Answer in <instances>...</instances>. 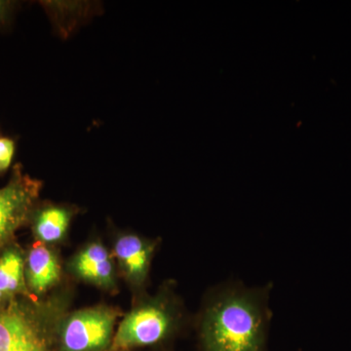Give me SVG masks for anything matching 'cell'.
Listing matches in <instances>:
<instances>
[{"label": "cell", "mask_w": 351, "mask_h": 351, "mask_svg": "<svg viewBox=\"0 0 351 351\" xmlns=\"http://www.w3.org/2000/svg\"><path fill=\"white\" fill-rule=\"evenodd\" d=\"M205 351H263L265 307L250 291L226 290L205 307L200 325Z\"/></svg>", "instance_id": "6da1fadb"}, {"label": "cell", "mask_w": 351, "mask_h": 351, "mask_svg": "<svg viewBox=\"0 0 351 351\" xmlns=\"http://www.w3.org/2000/svg\"><path fill=\"white\" fill-rule=\"evenodd\" d=\"M66 306L62 294L44 299L20 295L0 304V351H52Z\"/></svg>", "instance_id": "7a4b0ae2"}, {"label": "cell", "mask_w": 351, "mask_h": 351, "mask_svg": "<svg viewBox=\"0 0 351 351\" xmlns=\"http://www.w3.org/2000/svg\"><path fill=\"white\" fill-rule=\"evenodd\" d=\"M180 320L178 302L167 292L147 298L124 316L108 350L126 351L157 345L173 335Z\"/></svg>", "instance_id": "3957f363"}, {"label": "cell", "mask_w": 351, "mask_h": 351, "mask_svg": "<svg viewBox=\"0 0 351 351\" xmlns=\"http://www.w3.org/2000/svg\"><path fill=\"white\" fill-rule=\"evenodd\" d=\"M120 315L119 309L104 304L64 313L57 325L56 343L59 350H110L115 323Z\"/></svg>", "instance_id": "277c9868"}, {"label": "cell", "mask_w": 351, "mask_h": 351, "mask_svg": "<svg viewBox=\"0 0 351 351\" xmlns=\"http://www.w3.org/2000/svg\"><path fill=\"white\" fill-rule=\"evenodd\" d=\"M43 186L25 172L22 164L13 166L10 179L0 189V255L15 243L18 230L29 225Z\"/></svg>", "instance_id": "5b68a950"}, {"label": "cell", "mask_w": 351, "mask_h": 351, "mask_svg": "<svg viewBox=\"0 0 351 351\" xmlns=\"http://www.w3.org/2000/svg\"><path fill=\"white\" fill-rule=\"evenodd\" d=\"M68 270L78 280L101 290L114 292L117 288V265L112 252L103 242L91 241L82 247L68 263Z\"/></svg>", "instance_id": "8992f818"}, {"label": "cell", "mask_w": 351, "mask_h": 351, "mask_svg": "<svg viewBox=\"0 0 351 351\" xmlns=\"http://www.w3.org/2000/svg\"><path fill=\"white\" fill-rule=\"evenodd\" d=\"M156 249V242L135 233L122 232L115 237L113 258L117 260L119 271L133 289L140 290L147 282Z\"/></svg>", "instance_id": "52a82bcc"}, {"label": "cell", "mask_w": 351, "mask_h": 351, "mask_svg": "<svg viewBox=\"0 0 351 351\" xmlns=\"http://www.w3.org/2000/svg\"><path fill=\"white\" fill-rule=\"evenodd\" d=\"M25 277L32 297L44 299L61 281L62 265L52 246L36 242L25 255Z\"/></svg>", "instance_id": "ba28073f"}, {"label": "cell", "mask_w": 351, "mask_h": 351, "mask_svg": "<svg viewBox=\"0 0 351 351\" xmlns=\"http://www.w3.org/2000/svg\"><path fill=\"white\" fill-rule=\"evenodd\" d=\"M76 211V207L69 205L38 203L29 221L36 242L48 246L61 243L68 234Z\"/></svg>", "instance_id": "9c48e42d"}, {"label": "cell", "mask_w": 351, "mask_h": 351, "mask_svg": "<svg viewBox=\"0 0 351 351\" xmlns=\"http://www.w3.org/2000/svg\"><path fill=\"white\" fill-rule=\"evenodd\" d=\"M25 255L17 242L0 255V304L20 295H32L25 283Z\"/></svg>", "instance_id": "30bf717a"}, {"label": "cell", "mask_w": 351, "mask_h": 351, "mask_svg": "<svg viewBox=\"0 0 351 351\" xmlns=\"http://www.w3.org/2000/svg\"><path fill=\"white\" fill-rule=\"evenodd\" d=\"M16 144L12 138L0 137V176L5 174L12 165Z\"/></svg>", "instance_id": "8fae6325"}, {"label": "cell", "mask_w": 351, "mask_h": 351, "mask_svg": "<svg viewBox=\"0 0 351 351\" xmlns=\"http://www.w3.org/2000/svg\"><path fill=\"white\" fill-rule=\"evenodd\" d=\"M17 7L18 2L0 0V29H5L11 24Z\"/></svg>", "instance_id": "7c38bea8"}]
</instances>
